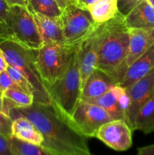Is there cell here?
Returning <instances> with one entry per match:
<instances>
[{"label": "cell", "instance_id": "4dcf8cb0", "mask_svg": "<svg viewBox=\"0 0 154 155\" xmlns=\"http://www.w3.org/2000/svg\"><path fill=\"white\" fill-rule=\"evenodd\" d=\"M98 1V0H77L75 5L79 8H81L88 9L89 7L93 5Z\"/></svg>", "mask_w": 154, "mask_h": 155}, {"label": "cell", "instance_id": "277c9868", "mask_svg": "<svg viewBox=\"0 0 154 155\" xmlns=\"http://www.w3.org/2000/svg\"><path fill=\"white\" fill-rule=\"evenodd\" d=\"M82 42L74 44L72 46L69 65L62 77L51 85L46 86L54 107L71 124L72 115L81 98L80 47Z\"/></svg>", "mask_w": 154, "mask_h": 155}, {"label": "cell", "instance_id": "30bf717a", "mask_svg": "<svg viewBox=\"0 0 154 155\" xmlns=\"http://www.w3.org/2000/svg\"><path fill=\"white\" fill-rule=\"evenodd\" d=\"M95 138L117 151H126L132 145V130L122 120H113L103 124Z\"/></svg>", "mask_w": 154, "mask_h": 155}, {"label": "cell", "instance_id": "d4e9b609", "mask_svg": "<svg viewBox=\"0 0 154 155\" xmlns=\"http://www.w3.org/2000/svg\"><path fill=\"white\" fill-rule=\"evenodd\" d=\"M10 7L5 0H0V36H8L5 22Z\"/></svg>", "mask_w": 154, "mask_h": 155}, {"label": "cell", "instance_id": "f1b7e54d", "mask_svg": "<svg viewBox=\"0 0 154 155\" xmlns=\"http://www.w3.org/2000/svg\"><path fill=\"white\" fill-rule=\"evenodd\" d=\"M0 155H14L11 146L10 138L0 134Z\"/></svg>", "mask_w": 154, "mask_h": 155}, {"label": "cell", "instance_id": "ac0fdd59", "mask_svg": "<svg viewBox=\"0 0 154 155\" xmlns=\"http://www.w3.org/2000/svg\"><path fill=\"white\" fill-rule=\"evenodd\" d=\"M11 136L19 140L39 145H42L44 141L39 130L31 121L24 116H19L13 120Z\"/></svg>", "mask_w": 154, "mask_h": 155}, {"label": "cell", "instance_id": "2e32d148", "mask_svg": "<svg viewBox=\"0 0 154 155\" xmlns=\"http://www.w3.org/2000/svg\"><path fill=\"white\" fill-rule=\"evenodd\" d=\"M154 70V44L128 68L120 86L127 88Z\"/></svg>", "mask_w": 154, "mask_h": 155}, {"label": "cell", "instance_id": "4fadbf2b", "mask_svg": "<svg viewBox=\"0 0 154 155\" xmlns=\"http://www.w3.org/2000/svg\"><path fill=\"white\" fill-rule=\"evenodd\" d=\"M129 47L126 65L129 67L154 44L153 29H128Z\"/></svg>", "mask_w": 154, "mask_h": 155}, {"label": "cell", "instance_id": "9a60e30c", "mask_svg": "<svg viewBox=\"0 0 154 155\" xmlns=\"http://www.w3.org/2000/svg\"><path fill=\"white\" fill-rule=\"evenodd\" d=\"M116 85L119 84L110 76L101 70L95 69L88 77L82 88L80 100L101 96L113 89Z\"/></svg>", "mask_w": 154, "mask_h": 155}, {"label": "cell", "instance_id": "83f0119b", "mask_svg": "<svg viewBox=\"0 0 154 155\" xmlns=\"http://www.w3.org/2000/svg\"><path fill=\"white\" fill-rule=\"evenodd\" d=\"M140 1V0H117L118 11L125 16L138 4Z\"/></svg>", "mask_w": 154, "mask_h": 155}, {"label": "cell", "instance_id": "6da1fadb", "mask_svg": "<svg viewBox=\"0 0 154 155\" xmlns=\"http://www.w3.org/2000/svg\"><path fill=\"white\" fill-rule=\"evenodd\" d=\"M13 120L24 116L31 121L43 136L41 145L57 155L91 154L85 136L79 133L51 104L33 102L24 107H13L8 112Z\"/></svg>", "mask_w": 154, "mask_h": 155}, {"label": "cell", "instance_id": "484cf974", "mask_svg": "<svg viewBox=\"0 0 154 155\" xmlns=\"http://www.w3.org/2000/svg\"><path fill=\"white\" fill-rule=\"evenodd\" d=\"M11 118L0 110V134L8 138L11 137Z\"/></svg>", "mask_w": 154, "mask_h": 155}, {"label": "cell", "instance_id": "8fae6325", "mask_svg": "<svg viewBox=\"0 0 154 155\" xmlns=\"http://www.w3.org/2000/svg\"><path fill=\"white\" fill-rule=\"evenodd\" d=\"M82 101L100 106L110 115L113 120H122L126 121L129 97L125 88L120 85H116L101 96Z\"/></svg>", "mask_w": 154, "mask_h": 155}, {"label": "cell", "instance_id": "cb8c5ba5", "mask_svg": "<svg viewBox=\"0 0 154 155\" xmlns=\"http://www.w3.org/2000/svg\"><path fill=\"white\" fill-rule=\"evenodd\" d=\"M6 71H7L8 74H9L11 78L13 80V81L14 82V83H16L24 92H25L26 93L28 94V95H33V88H32L30 82H29L28 80L24 77V74H23L21 71H18L16 68H13V67L10 66V65H8L7 66V68H6Z\"/></svg>", "mask_w": 154, "mask_h": 155}, {"label": "cell", "instance_id": "3957f363", "mask_svg": "<svg viewBox=\"0 0 154 155\" xmlns=\"http://www.w3.org/2000/svg\"><path fill=\"white\" fill-rule=\"evenodd\" d=\"M0 48L7 64L21 71L30 82L35 102L54 107L38 69L33 49L23 45L11 36H0Z\"/></svg>", "mask_w": 154, "mask_h": 155}, {"label": "cell", "instance_id": "603a6c76", "mask_svg": "<svg viewBox=\"0 0 154 155\" xmlns=\"http://www.w3.org/2000/svg\"><path fill=\"white\" fill-rule=\"evenodd\" d=\"M11 146L14 155H57L42 145L19 140L16 138H10Z\"/></svg>", "mask_w": 154, "mask_h": 155}, {"label": "cell", "instance_id": "e0dca14e", "mask_svg": "<svg viewBox=\"0 0 154 155\" xmlns=\"http://www.w3.org/2000/svg\"><path fill=\"white\" fill-rule=\"evenodd\" d=\"M128 29H153L154 6L147 0H140L138 4L125 17Z\"/></svg>", "mask_w": 154, "mask_h": 155}, {"label": "cell", "instance_id": "8d00e7d4", "mask_svg": "<svg viewBox=\"0 0 154 155\" xmlns=\"http://www.w3.org/2000/svg\"><path fill=\"white\" fill-rule=\"evenodd\" d=\"M71 3H73V4H75V2H77V0H69Z\"/></svg>", "mask_w": 154, "mask_h": 155}, {"label": "cell", "instance_id": "d590c367", "mask_svg": "<svg viewBox=\"0 0 154 155\" xmlns=\"http://www.w3.org/2000/svg\"><path fill=\"white\" fill-rule=\"evenodd\" d=\"M147 2L149 3V4L152 5V6H154V0H147Z\"/></svg>", "mask_w": 154, "mask_h": 155}, {"label": "cell", "instance_id": "e575fe53", "mask_svg": "<svg viewBox=\"0 0 154 155\" xmlns=\"http://www.w3.org/2000/svg\"><path fill=\"white\" fill-rule=\"evenodd\" d=\"M2 109H3V104H2V98L0 97V110L2 111ZM3 112V111H2Z\"/></svg>", "mask_w": 154, "mask_h": 155}, {"label": "cell", "instance_id": "7c38bea8", "mask_svg": "<svg viewBox=\"0 0 154 155\" xmlns=\"http://www.w3.org/2000/svg\"><path fill=\"white\" fill-rule=\"evenodd\" d=\"M97 29V28H96ZM98 39L96 31L82 42L80 47V82L81 90L88 77L97 68Z\"/></svg>", "mask_w": 154, "mask_h": 155}, {"label": "cell", "instance_id": "836d02e7", "mask_svg": "<svg viewBox=\"0 0 154 155\" xmlns=\"http://www.w3.org/2000/svg\"><path fill=\"white\" fill-rule=\"evenodd\" d=\"M56 2H57V5H58L59 7H60V8L61 9L62 11H63L68 5H69L71 3L69 0H56Z\"/></svg>", "mask_w": 154, "mask_h": 155}, {"label": "cell", "instance_id": "74e56055", "mask_svg": "<svg viewBox=\"0 0 154 155\" xmlns=\"http://www.w3.org/2000/svg\"><path fill=\"white\" fill-rule=\"evenodd\" d=\"M2 92L0 91V97H2Z\"/></svg>", "mask_w": 154, "mask_h": 155}, {"label": "cell", "instance_id": "7a4b0ae2", "mask_svg": "<svg viewBox=\"0 0 154 155\" xmlns=\"http://www.w3.org/2000/svg\"><path fill=\"white\" fill-rule=\"evenodd\" d=\"M125 17L119 12L114 18L101 24L95 30L98 39L96 69L108 74L119 85L128 70L126 58L129 47V32Z\"/></svg>", "mask_w": 154, "mask_h": 155}, {"label": "cell", "instance_id": "9c48e42d", "mask_svg": "<svg viewBox=\"0 0 154 155\" xmlns=\"http://www.w3.org/2000/svg\"><path fill=\"white\" fill-rule=\"evenodd\" d=\"M129 97L126 122L134 131L136 117L140 108L154 95V70L125 88Z\"/></svg>", "mask_w": 154, "mask_h": 155}, {"label": "cell", "instance_id": "f546056e", "mask_svg": "<svg viewBox=\"0 0 154 155\" xmlns=\"http://www.w3.org/2000/svg\"><path fill=\"white\" fill-rule=\"evenodd\" d=\"M137 155H154V144L137 149Z\"/></svg>", "mask_w": 154, "mask_h": 155}, {"label": "cell", "instance_id": "5b68a950", "mask_svg": "<svg viewBox=\"0 0 154 155\" xmlns=\"http://www.w3.org/2000/svg\"><path fill=\"white\" fill-rule=\"evenodd\" d=\"M72 45L46 44L33 49L36 64L45 86L51 85L62 77L69 65Z\"/></svg>", "mask_w": 154, "mask_h": 155}, {"label": "cell", "instance_id": "8992f818", "mask_svg": "<svg viewBox=\"0 0 154 155\" xmlns=\"http://www.w3.org/2000/svg\"><path fill=\"white\" fill-rule=\"evenodd\" d=\"M8 34L30 49L43 45L37 27L26 5H11L5 22Z\"/></svg>", "mask_w": 154, "mask_h": 155}, {"label": "cell", "instance_id": "1f68e13d", "mask_svg": "<svg viewBox=\"0 0 154 155\" xmlns=\"http://www.w3.org/2000/svg\"><path fill=\"white\" fill-rule=\"evenodd\" d=\"M7 66L8 64L7 63H6L4 55H3L2 51V49L0 48V72L5 71Z\"/></svg>", "mask_w": 154, "mask_h": 155}, {"label": "cell", "instance_id": "4316f807", "mask_svg": "<svg viewBox=\"0 0 154 155\" xmlns=\"http://www.w3.org/2000/svg\"><path fill=\"white\" fill-rule=\"evenodd\" d=\"M9 89H21V88L13 81L5 70L0 72V91L2 93Z\"/></svg>", "mask_w": 154, "mask_h": 155}, {"label": "cell", "instance_id": "ffe728a7", "mask_svg": "<svg viewBox=\"0 0 154 155\" xmlns=\"http://www.w3.org/2000/svg\"><path fill=\"white\" fill-rule=\"evenodd\" d=\"M88 10L95 22L103 24L114 18L119 12L117 0H98Z\"/></svg>", "mask_w": 154, "mask_h": 155}, {"label": "cell", "instance_id": "d6a6232c", "mask_svg": "<svg viewBox=\"0 0 154 155\" xmlns=\"http://www.w3.org/2000/svg\"><path fill=\"white\" fill-rule=\"evenodd\" d=\"M10 6L25 5V0H5Z\"/></svg>", "mask_w": 154, "mask_h": 155}, {"label": "cell", "instance_id": "44dd1931", "mask_svg": "<svg viewBox=\"0 0 154 155\" xmlns=\"http://www.w3.org/2000/svg\"><path fill=\"white\" fill-rule=\"evenodd\" d=\"M138 130L145 134L154 132V95L140 108L136 117L134 130Z\"/></svg>", "mask_w": 154, "mask_h": 155}, {"label": "cell", "instance_id": "f35d334b", "mask_svg": "<svg viewBox=\"0 0 154 155\" xmlns=\"http://www.w3.org/2000/svg\"><path fill=\"white\" fill-rule=\"evenodd\" d=\"M87 155H93V154H87Z\"/></svg>", "mask_w": 154, "mask_h": 155}, {"label": "cell", "instance_id": "d6986e66", "mask_svg": "<svg viewBox=\"0 0 154 155\" xmlns=\"http://www.w3.org/2000/svg\"><path fill=\"white\" fill-rule=\"evenodd\" d=\"M2 111L8 116V112L13 107H24L34 102L33 95H28L21 89H9L2 92Z\"/></svg>", "mask_w": 154, "mask_h": 155}, {"label": "cell", "instance_id": "ba28073f", "mask_svg": "<svg viewBox=\"0 0 154 155\" xmlns=\"http://www.w3.org/2000/svg\"><path fill=\"white\" fill-rule=\"evenodd\" d=\"M113 120L104 108L80 100L71 117L72 126L86 138H95L98 129Z\"/></svg>", "mask_w": 154, "mask_h": 155}, {"label": "cell", "instance_id": "7402d4cb", "mask_svg": "<svg viewBox=\"0 0 154 155\" xmlns=\"http://www.w3.org/2000/svg\"><path fill=\"white\" fill-rule=\"evenodd\" d=\"M25 5L30 12L48 17H60L62 10L56 0H25Z\"/></svg>", "mask_w": 154, "mask_h": 155}, {"label": "cell", "instance_id": "52a82bcc", "mask_svg": "<svg viewBox=\"0 0 154 155\" xmlns=\"http://www.w3.org/2000/svg\"><path fill=\"white\" fill-rule=\"evenodd\" d=\"M66 45L79 43L90 36L100 25L88 9L81 8L73 3L68 5L60 16Z\"/></svg>", "mask_w": 154, "mask_h": 155}, {"label": "cell", "instance_id": "5bb4252c", "mask_svg": "<svg viewBox=\"0 0 154 155\" xmlns=\"http://www.w3.org/2000/svg\"><path fill=\"white\" fill-rule=\"evenodd\" d=\"M30 13L36 23L43 45L65 44L60 17L53 18L33 12Z\"/></svg>", "mask_w": 154, "mask_h": 155}]
</instances>
